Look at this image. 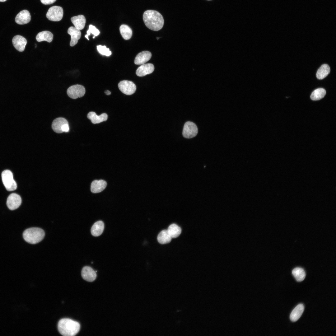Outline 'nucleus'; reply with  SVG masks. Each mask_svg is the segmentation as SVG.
<instances>
[{
	"mask_svg": "<svg viewBox=\"0 0 336 336\" xmlns=\"http://www.w3.org/2000/svg\"><path fill=\"white\" fill-rule=\"evenodd\" d=\"M143 19L146 26L152 30L158 31L162 28L164 25L162 16L156 11H146L143 13Z\"/></svg>",
	"mask_w": 336,
	"mask_h": 336,
	"instance_id": "nucleus-1",
	"label": "nucleus"
},
{
	"mask_svg": "<svg viewBox=\"0 0 336 336\" xmlns=\"http://www.w3.org/2000/svg\"><path fill=\"white\" fill-rule=\"evenodd\" d=\"M172 238L167 230H163L161 231L158 234L157 237L158 242L162 244L170 243Z\"/></svg>",
	"mask_w": 336,
	"mask_h": 336,
	"instance_id": "nucleus-22",
	"label": "nucleus"
},
{
	"mask_svg": "<svg viewBox=\"0 0 336 336\" xmlns=\"http://www.w3.org/2000/svg\"><path fill=\"white\" fill-rule=\"evenodd\" d=\"M68 124L66 119L63 118H58L53 122L52 127L53 130L56 133H63L62 128L64 125Z\"/></svg>",
	"mask_w": 336,
	"mask_h": 336,
	"instance_id": "nucleus-17",
	"label": "nucleus"
},
{
	"mask_svg": "<svg viewBox=\"0 0 336 336\" xmlns=\"http://www.w3.org/2000/svg\"><path fill=\"white\" fill-rule=\"evenodd\" d=\"M63 14V10L61 7L54 6L49 9L46 13V16L50 21H58L62 19Z\"/></svg>",
	"mask_w": 336,
	"mask_h": 336,
	"instance_id": "nucleus-5",
	"label": "nucleus"
},
{
	"mask_svg": "<svg viewBox=\"0 0 336 336\" xmlns=\"http://www.w3.org/2000/svg\"><path fill=\"white\" fill-rule=\"evenodd\" d=\"M167 230L172 238L177 237L181 232V228L175 224L170 225Z\"/></svg>",
	"mask_w": 336,
	"mask_h": 336,
	"instance_id": "nucleus-27",
	"label": "nucleus"
},
{
	"mask_svg": "<svg viewBox=\"0 0 336 336\" xmlns=\"http://www.w3.org/2000/svg\"><path fill=\"white\" fill-rule=\"evenodd\" d=\"M326 94V91L323 88L315 90L310 95V98L313 100H317L323 98Z\"/></svg>",
	"mask_w": 336,
	"mask_h": 336,
	"instance_id": "nucleus-28",
	"label": "nucleus"
},
{
	"mask_svg": "<svg viewBox=\"0 0 336 336\" xmlns=\"http://www.w3.org/2000/svg\"><path fill=\"white\" fill-rule=\"evenodd\" d=\"M120 34L123 38L125 40L129 39L132 35L131 29L128 25H122L119 28Z\"/></svg>",
	"mask_w": 336,
	"mask_h": 336,
	"instance_id": "nucleus-26",
	"label": "nucleus"
},
{
	"mask_svg": "<svg viewBox=\"0 0 336 336\" xmlns=\"http://www.w3.org/2000/svg\"><path fill=\"white\" fill-rule=\"evenodd\" d=\"M104 228V222L101 221L96 222L91 228V233L94 236H98L102 233Z\"/></svg>",
	"mask_w": 336,
	"mask_h": 336,
	"instance_id": "nucleus-21",
	"label": "nucleus"
},
{
	"mask_svg": "<svg viewBox=\"0 0 336 336\" xmlns=\"http://www.w3.org/2000/svg\"><path fill=\"white\" fill-rule=\"evenodd\" d=\"M304 306L302 304L297 305L292 310L290 316V320L292 322L297 321L301 317L304 310Z\"/></svg>",
	"mask_w": 336,
	"mask_h": 336,
	"instance_id": "nucleus-19",
	"label": "nucleus"
},
{
	"mask_svg": "<svg viewBox=\"0 0 336 336\" xmlns=\"http://www.w3.org/2000/svg\"><path fill=\"white\" fill-rule=\"evenodd\" d=\"M154 70V65L152 63L143 64L137 69V75L139 77H143L152 73Z\"/></svg>",
	"mask_w": 336,
	"mask_h": 336,
	"instance_id": "nucleus-13",
	"label": "nucleus"
},
{
	"mask_svg": "<svg viewBox=\"0 0 336 336\" xmlns=\"http://www.w3.org/2000/svg\"><path fill=\"white\" fill-rule=\"evenodd\" d=\"M68 33L71 36L70 45L71 46H73L77 44L78 40L81 38V31L75 27L71 26L68 29Z\"/></svg>",
	"mask_w": 336,
	"mask_h": 336,
	"instance_id": "nucleus-14",
	"label": "nucleus"
},
{
	"mask_svg": "<svg viewBox=\"0 0 336 336\" xmlns=\"http://www.w3.org/2000/svg\"><path fill=\"white\" fill-rule=\"evenodd\" d=\"M1 176L2 183L7 190L11 191L16 189V183L14 180L12 173L10 170H4L2 173Z\"/></svg>",
	"mask_w": 336,
	"mask_h": 336,
	"instance_id": "nucleus-4",
	"label": "nucleus"
},
{
	"mask_svg": "<svg viewBox=\"0 0 336 336\" xmlns=\"http://www.w3.org/2000/svg\"><path fill=\"white\" fill-rule=\"evenodd\" d=\"M58 330L64 336H73L80 330V325L77 322L68 318L61 319L58 324Z\"/></svg>",
	"mask_w": 336,
	"mask_h": 336,
	"instance_id": "nucleus-2",
	"label": "nucleus"
},
{
	"mask_svg": "<svg viewBox=\"0 0 336 336\" xmlns=\"http://www.w3.org/2000/svg\"><path fill=\"white\" fill-rule=\"evenodd\" d=\"M85 37L87 40H89V38H88V35H85Z\"/></svg>",
	"mask_w": 336,
	"mask_h": 336,
	"instance_id": "nucleus-34",
	"label": "nucleus"
},
{
	"mask_svg": "<svg viewBox=\"0 0 336 336\" xmlns=\"http://www.w3.org/2000/svg\"><path fill=\"white\" fill-rule=\"evenodd\" d=\"M100 33L99 30L97 29L95 26L90 25L89 26V29L87 31V35H89L91 33L93 34L95 36L98 35Z\"/></svg>",
	"mask_w": 336,
	"mask_h": 336,
	"instance_id": "nucleus-30",
	"label": "nucleus"
},
{
	"mask_svg": "<svg viewBox=\"0 0 336 336\" xmlns=\"http://www.w3.org/2000/svg\"><path fill=\"white\" fill-rule=\"evenodd\" d=\"M106 185V182L103 180H95L91 183V190L93 193H99L103 191Z\"/></svg>",
	"mask_w": 336,
	"mask_h": 336,
	"instance_id": "nucleus-16",
	"label": "nucleus"
},
{
	"mask_svg": "<svg viewBox=\"0 0 336 336\" xmlns=\"http://www.w3.org/2000/svg\"><path fill=\"white\" fill-rule=\"evenodd\" d=\"M85 93L84 87L80 85H75L69 87L67 90V94L71 98L76 99L84 96Z\"/></svg>",
	"mask_w": 336,
	"mask_h": 336,
	"instance_id": "nucleus-7",
	"label": "nucleus"
},
{
	"mask_svg": "<svg viewBox=\"0 0 336 336\" xmlns=\"http://www.w3.org/2000/svg\"><path fill=\"white\" fill-rule=\"evenodd\" d=\"M69 128L68 124H67L64 125L62 128L63 132H67L69 131Z\"/></svg>",
	"mask_w": 336,
	"mask_h": 336,
	"instance_id": "nucleus-32",
	"label": "nucleus"
},
{
	"mask_svg": "<svg viewBox=\"0 0 336 336\" xmlns=\"http://www.w3.org/2000/svg\"><path fill=\"white\" fill-rule=\"evenodd\" d=\"M12 43L15 48L20 52L23 51L27 44L26 40L20 35H16L12 40Z\"/></svg>",
	"mask_w": 336,
	"mask_h": 336,
	"instance_id": "nucleus-11",
	"label": "nucleus"
},
{
	"mask_svg": "<svg viewBox=\"0 0 336 336\" xmlns=\"http://www.w3.org/2000/svg\"><path fill=\"white\" fill-rule=\"evenodd\" d=\"M56 0H40L42 3L45 5L51 4L55 2Z\"/></svg>",
	"mask_w": 336,
	"mask_h": 336,
	"instance_id": "nucleus-31",
	"label": "nucleus"
},
{
	"mask_svg": "<svg viewBox=\"0 0 336 336\" xmlns=\"http://www.w3.org/2000/svg\"><path fill=\"white\" fill-rule=\"evenodd\" d=\"M21 203V198L20 196L15 193L10 194L8 197L7 201V205L8 208L13 210L17 208Z\"/></svg>",
	"mask_w": 336,
	"mask_h": 336,
	"instance_id": "nucleus-9",
	"label": "nucleus"
},
{
	"mask_svg": "<svg viewBox=\"0 0 336 336\" xmlns=\"http://www.w3.org/2000/svg\"><path fill=\"white\" fill-rule=\"evenodd\" d=\"M118 87L123 93L128 95L133 94L136 89L135 85L132 81L123 80L118 84Z\"/></svg>",
	"mask_w": 336,
	"mask_h": 336,
	"instance_id": "nucleus-8",
	"label": "nucleus"
},
{
	"mask_svg": "<svg viewBox=\"0 0 336 336\" xmlns=\"http://www.w3.org/2000/svg\"><path fill=\"white\" fill-rule=\"evenodd\" d=\"M330 68L327 64L322 65L318 70L316 76L317 78L320 80L324 79L330 73Z\"/></svg>",
	"mask_w": 336,
	"mask_h": 336,
	"instance_id": "nucleus-24",
	"label": "nucleus"
},
{
	"mask_svg": "<svg viewBox=\"0 0 336 336\" xmlns=\"http://www.w3.org/2000/svg\"><path fill=\"white\" fill-rule=\"evenodd\" d=\"M292 273L296 280L299 282L303 281L306 276V273L304 270L300 267L294 268L292 270Z\"/></svg>",
	"mask_w": 336,
	"mask_h": 336,
	"instance_id": "nucleus-25",
	"label": "nucleus"
},
{
	"mask_svg": "<svg viewBox=\"0 0 336 336\" xmlns=\"http://www.w3.org/2000/svg\"><path fill=\"white\" fill-rule=\"evenodd\" d=\"M31 16L29 12L24 10L20 12L16 16L15 21L19 25H24L28 23L30 21Z\"/></svg>",
	"mask_w": 336,
	"mask_h": 336,
	"instance_id": "nucleus-12",
	"label": "nucleus"
},
{
	"mask_svg": "<svg viewBox=\"0 0 336 336\" xmlns=\"http://www.w3.org/2000/svg\"><path fill=\"white\" fill-rule=\"evenodd\" d=\"M7 0H0V2H4L7 1Z\"/></svg>",
	"mask_w": 336,
	"mask_h": 336,
	"instance_id": "nucleus-35",
	"label": "nucleus"
},
{
	"mask_svg": "<svg viewBox=\"0 0 336 336\" xmlns=\"http://www.w3.org/2000/svg\"><path fill=\"white\" fill-rule=\"evenodd\" d=\"M95 36H93V38H95Z\"/></svg>",
	"mask_w": 336,
	"mask_h": 336,
	"instance_id": "nucleus-36",
	"label": "nucleus"
},
{
	"mask_svg": "<svg viewBox=\"0 0 336 336\" xmlns=\"http://www.w3.org/2000/svg\"><path fill=\"white\" fill-rule=\"evenodd\" d=\"M53 38V34L48 31H44L39 32L36 35V39L38 42L46 41L51 42Z\"/></svg>",
	"mask_w": 336,
	"mask_h": 336,
	"instance_id": "nucleus-23",
	"label": "nucleus"
},
{
	"mask_svg": "<svg viewBox=\"0 0 336 336\" xmlns=\"http://www.w3.org/2000/svg\"><path fill=\"white\" fill-rule=\"evenodd\" d=\"M105 92L106 95H109L111 94V92L108 90H106Z\"/></svg>",
	"mask_w": 336,
	"mask_h": 336,
	"instance_id": "nucleus-33",
	"label": "nucleus"
},
{
	"mask_svg": "<svg viewBox=\"0 0 336 336\" xmlns=\"http://www.w3.org/2000/svg\"><path fill=\"white\" fill-rule=\"evenodd\" d=\"M207 0L210 1V0Z\"/></svg>",
	"mask_w": 336,
	"mask_h": 336,
	"instance_id": "nucleus-37",
	"label": "nucleus"
},
{
	"mask_svg": "<svg viewBox=\"0 0 336 336\" xmlns=\"http://www.w3.org/2000/svg\"><path fill=\"white\" fill-rule=\"evenodd\" d=\"M87 118L91 120L92 123L96 124L106 121L108 119V115L106 113L97 115L95 112H90L87 114Z\"/></svg>",
	"mask_w": 336,
	"mask_h": 336,
	"instance_id": "nucleus-18",
	"label": "nucleus"
},
{
	"mask_svg": "<svg viewBox=\"0 0 336 336\" xmlns=\"http://www.w3.org/2000/svg\"><path fill=\"white\" fill-rule=\"evenodd\" d=\"M44 236V231L38 227H31L27 229L23 234L24 240L31 244H35L39 242L43 239Z\"/></svg>",
	"mask_w": 336,
	"mask_h": 336,
	"instance_id": "nucleus-3",
	"label": "nucleus"
},
{
	"mask_svg": "<svg viewBox=\"0 0 336 336\" xmlns=\"http://www.w3.org/2000/svg\"><path fill=\"white\" fill-rule=\"evenodd\" d=\"M71 21L75 27L77 29L82 30L85 26L86 20L83 15H79L71 17Z\"/></svg>",
	"mask_w": 336,
	"mask_h": 336,
	"instance_id": "nucleus-20",
	"label": "nucleus"
},
{
	"mask_svg": "<svg viewBox=\"0 0 336 336\" xmlns=\"http://www.w3.org/2000/svg\"><path fill=\"white\" fill-rule=\"evenodd\" d=\"M97 49L99 52L102 55L110 56L111 54V52L109 48L105 46L99 45L97 46Z\"/></svg>",
	"mask_w": 336,
	"mask_h": 336,
	"instance_id": "nucleus-29",
	"label": "nucleus"
},
{
	"mask_svg": "<svg viewBox=\"0 0 336 336\" xmlns=\"http://www.w3.org/2000/svg\"><path fill=\"white\" fill-rule=\"evenodd\" d=\"M152 54L147 51H142L138 54L134 59V63L136 65L144 64L151 58Z\"/></svg>",
	"mask_w": 336,
	"mask_h": 336,
	"instance_id": "nucleus-15",
	"label": "nucleus"
},
{
	"mask_svg": "<svg viewBox=\"0 0 336 336\" xmlns=\"http://www.w3.org/2000/svg\"><path fill=\"white\" fill-rule=\"evenodd\" d=\"M198 132V128L194 123L190 121L185 123L182 133L184 137L187 138H193L197 135Z\"/></svg>",
	"mask_w": 336,
	"mask_h": 336,
	"instance_id": "nucleus-6",
	"label": "nucleus"
},
{
	"mask_svg": "<svg viewBox=\"0 0 336 336\" xmlns=\"http://www.w3.org/2000/svg\"><path fill=\"white\" fill-rule=\"evenodd\" d=\"M81 275L84 279L89 282L93 281L96 278V272L91 267L88 266H85L83 268Z\"/></svg>",
	"mask_w": 336,
	"mask_h": 336,
	"instance_id": "nucleus-10",
	"label": "nucleus"
}]
</instances>
